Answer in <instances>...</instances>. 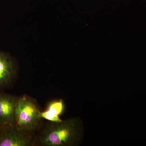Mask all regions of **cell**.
Returning <instances> with one entry per match:
<instances>
[{"label":"cell","mask_w":146,"mask_h":146,"mask_svg":"<svg viewBox=\"0 0 146 146\" xmlns=\"http://www.w3.org/2000/svg\"><path fill=\"white\" fill-rule=\"evenodd\" d=\"M48 122L35 137L33 146H66L74 144L79 135L78 122L76 119L60 122Z\"/></svg>","instance_id":"cell-1"},{"label":"cell","mask_w":146,"mask_h":146,"mask_svg":"<svg viewBox=\"0 0 146 146\" xmlns=\"http://www.w3.org/2000/svg\"><path fill=\"white\" fill-rule=\"evenodd\" d=\"M41 112L35 100L26 95L20 97L15 112L14 126L23 132L32 134L41 127Z\"/></svg>","instance_id":"cell-2"},{"label":"cell","mask_w":146,"mask_h":146,"mask_svg":"<svg viewBox=\"0 0 146 146\" xmlns=\"http://www.w3.org/2000/svg\"><path fill=\"white\" fill-rule=\"evenodd\" d=\"M32 134L19 130L15 126L3 128L0 134V146H33Z\"/></svg>","instance_id":"cell-3"},{"label":"cell","mask_w":146,"mask_h":146,"mask_svg":"<svg viewBox=\"0 0 146 146\" xmlns=\"http://www.w3.org/2000/svg\"><path fill=\"white\" fill-rule=\"evenodd\" d=\"M19 98L0 94V125L3 128L15 125V112Z\"/></svg>","instance_id":"cell-4"},{"label":"cell","mask_w":146,"mask_h":146,"mask_svg":"<svg viewBox=\"0 0 146 146\" xmlns=\"http://www.w3.org/2000/svg\"><path fill=\"white\" fill-rule=\"evenodd\" d=\"M14 63L9 56L0 52V88L9 84L14 78Z\"/></svg>","instance_id":"cell-5"},{"label":"cell","mask_w":146,"mask_h":146,"mask_svg":"<svg viewBox=\"0 0 146 146\" xmlns=\"http://www.w3.org/2000/svg\"><path fill=\"white\" fill-rule=\"evenodd\" d=\"M64 104L61 100L52 101L48 104L46 109L40 112V117L48 121L60 122L63 120L60 119V115L63 112Z\"/></svg>","instance_id":"cell-6"},{"label":"cell","mask_w":146,"mask_h":146,"mask_svg":"<svg viewBox=\"0 0 146 146\" xmlns=\"http://www.w3.org/2000/svg\"><path fill=\"white\" fill-rule=\"evenodd\" d=\"M3 129V128L2 127L1 125H0V134L1 133Z\"/></svg>","instance_id":"cell-7"}]
</instances>
